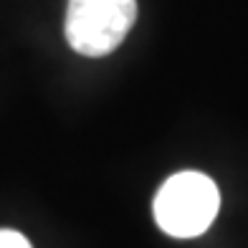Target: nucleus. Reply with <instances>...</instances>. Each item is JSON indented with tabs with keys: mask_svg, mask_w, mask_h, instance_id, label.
Instances as JSON below:
<instances>
[{
	"mask_svg": "<svg viewBox=\"0 0 248 248\" xmlns=\"http://www.w3.org/2000/svg\"><path fill=\"white\" fill-rule=\"evenodd\" d=\"M155 220L172 238L202 235L220 210L218 185L208 175L183 170L167 177L155 195Z\"/></svg>",
	"mask_w": 248,
	"mask_h": 248,
	"instance_id": "f257e3e1",
	"label": "nucleus"
},
{
	"mask_svg": "<svg viewBox=\"0 0 248 248\" xmlns=\"http://www.w3.org/2000/svg\"><path fill=\"white\" fill-rule=\"evenodd\" d=\"M137 20V0H69L63 33L69 46L89 59L111 53Z\"/></svg>",
	"mask_w": 248,
	"mask_h": 248,
	"instance_id": "f03ea898",
	"label": "nucleus"
},
{
	"mask_svg": "<svg viewBox=\"0 0 248 248\" xmlns=\"http://www.w3.org/2000/svg\"><path fill=\"white\" fill-rule=\"evenodd\" d=\"M0 248H31V243L18 231H0Z\"/></svg>",
	"mask_w": 248,
	"mask_h": 248,
	"instance_id": "7ed1b4c3",
	"label": "nucleus"
}]
</instances>
